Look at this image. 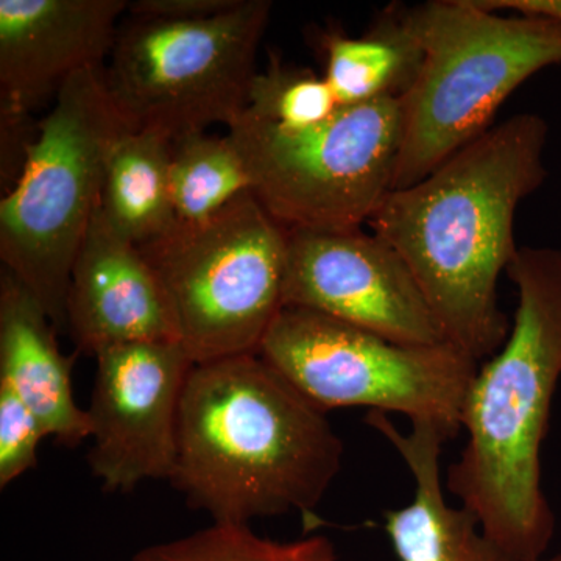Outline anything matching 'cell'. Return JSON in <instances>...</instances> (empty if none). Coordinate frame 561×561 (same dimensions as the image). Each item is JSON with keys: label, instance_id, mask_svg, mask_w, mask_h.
Wrapping results in <instances>:
<instances>
[{"label": "cell", "instance_id": "cell-1", "mask_svg": "<svg viewBox=\"0 0 561 561\" xmlns=\"http://www.w3.org/2000/svg\"><path fill=\"white\" fill-rule=\"evenodd\" d=\"M548 136L541 116L516 114L419 183L390 191L368 221L408 264L446 341L476 362L511 332L497 284L519 250L516 209L548 179Z\"/></svg>", "mask_w": 561, "mask_h": 561}, {"label": "cell", "instance_id": "cell-2", "mask_svg": "<svg viewBox=\"0 0 561 561\" xmlns=\"http://www.w3.org/2000/svg\"><path fill=\"white\" fill-rule=\"evenodd\" d=\"M324 413L261 354L195 364L171 482L216 524L291 512L309 523L345 451Z\"/></svg>", "mask_w": 561, "mask_h": 561}, {"label": "cell", "instance_id": "cell-3", "mask_svg": "<svg viewBox=\"0 0 561 561\" xmlns=\"http://www.w3.org/2000/svg\"><path fill=\"white\" fill-rule=\"evenodd\" d=\"M507 275L518 297L511 332L476 373L446 486L508 559L541 561L556 534L541 448L561 379V249L519 247Z\"/></svg>", "mask_w": 561, "mask_h": 561}, {"label": "cell", "instance_id": "cell-4", "mask_svg": "<svg viewBox=\"0 0 561 561\" xmlns=\"http://www.w3.org/2000/svg\"><path fill=\"white\" fill-rule=\"evenodd\" d=\"M387 20L419 55L401 99V144L391 191L419 183L490 130L513 91L561 65V24L483 9L478 0H431Z\"/></svg>", "mask_w": 561, "mask_h": 561}, {"label": "cell", "instance_id": "cell-5", "mask_svg": "<svg viewBox=\"0 0 561 561\" xmlns=\"http://www.w3.org/2000/svg\"><path fill=\"white\" fill-rule=\"evenodd\" d=\"M54 101L0 202V260L66 331L70 273L101 202L106 158L131 127L103 69L77 73Z\"/></svg>", "mask_w": 561, "mask_h": 561}, {"label": "cell", "instance_id": "cell-6", "mask_svg": "<svg viewBox=\"0 0 561 561\" xmlns=\"http://www.w3.org/2000/svg\"><path fill=\"white\" fill-rule=\"evenodd\" d=\"M287 238L247 192L210 219L139 247L194 364L260 354L284 309Z\"/></svg>", "mask_w": 561, "mask_h": 561}, {"label": "cell", "instance_id": "cell-7", "mask_svg": "<svg viewBox=\"0 0 561 561\" xmlns=\"http://www.w3.org/2000/svg\"><path fill=\"white\" fill-rule=\"evenodd\" d=\"M272 9L268 0H242L208 20L122 22L103 79L128 125L172 140L234 125Z\"/></svg>", "mask_w": 561, "mask_h": 561}, {"label": "cell", "instance_id": "cell-8", "mask_svg": "<svg viewBox=\"0 0 561 561\" xmlns=\"http://www.w3.org/2000/svg\"><path fill=\"white\" fill-rule=\"evenodd\" d=\"M401 125L400 95H387L302 130L242 116L228 135L251 194L286 230L346 231L368 224L391 191Z\"/></svg>", "mask_w": 561, "mask_h": 561}, {"label": "cell", "instance_id": "cell-9", "mask_svg": "<svg viewBox=\"0 0 561 561\" xmlns=\"http://www.w3.org/2000/svg\"><path fill=\"white\" fill-rule=\"evenodd\" d=\"M260 354L327 412L367 408L431 423L453 438L461 431L465 401L478 362L453 346L398 345L308 311L284 308L265 334Z\"/></svg>", "mask_w": 561, "mask_h": 561}, {"label": "cell", "instance_id": "cell-10", "mask_svg": "<svg viewBox=\"0 0 561 561\" xmlns=\"http://www.w3.org/2000/svg\"><path fill=\"white\" fill-rule=\"evenodd\" d=\"M283 302L398 345L448 343L408 264L375 232L289 230Z\"/></svg>", "mask_w": 561, "mask_h": 561}, {"label": "cell", "instance_id": "cell-11", "mask_svg": "<svg viewBox=\"0 0 561 561\" xmlns=\"http://www.w3.org/2000/svg\"><path fill=\"white\" fill-rule=\"evenodd\" d=\"M88 461L103 489L127 493L171 481L181 397L194 362L180 342H133L95 354Z\"/></svg>", "mask_w": 561, "mask_h": 561}, {"label": "cell", "instance_id": "cell-12", "mask_svg": "<svg viewBox=\"0 0 561 561\" xmlns=\"http://www.w3.org/2000/svg\"><path fill=\"white\" fill-rule=\"evenodd\" d=\"M127 0H0V114L25 119L66 81L105 69Z\"/></svg>", "mask_w": 561, "mask_h": 561}, {"label": "cell", "instance_id": "cell-13", "mask_svg": "<svg viewBox=\"0 0 561 561\" xmlns=\"http://www.w3.org/2000/svg\"><path fill=\"white\" fill-rule=\"evenodd\" d=\"M66 331L94 356L133 342H179L160 280L138 245L117 234L98 208L73 262Z\"/></svg>", "mask_w": 561, "mask_h": 561}, {"label": "cell", "instance_id": "cell-14", "mask_svg": "<svg viewBox=\"0 0 561 561\" xmlns=\"http://www.w3.org/2000/svg\"><path fill=\"white\" fill-rule=\"evenodd\" d=\"M397 449L412 472L415 493L411 504L383 515V529L400 561H512L483 534L478 518L445 497L440 456L445 432L431 423H413L404 434L383 412L365 416Z\"/></svg>", "mask_w": 561, "mask_h": 561}, {"label": "cell", "instance_id": "cell-15", "mask_svg": "<svg viewBox=\"0 0 561 561\" xmlns=\"http://www.w3.org/2000/svg\"><path fill=\"white\" fill-rule=\"evenodd\" d=\"M57 328L20 279L0 273V382H5L66 446L91 437L87 411L73 400L72 364L58 346Z\"/></svg>", "mask_w": 561, "mask_h": 561}, {"label": "cell", "instance_id": "cell-16", "mask_svg": "<svg viewBox=\"0 0 561 561\" xmlns=\"http://www.w3.org/2000/svg\"><path fill=\"white\" fill-rule=\"evenodd\" d=\"M172 139L147 128H128L111 147L99 208L117 234L142 247L176 225L169 164Z\"/></svg>", "mask_w": 561, "mask_h": 561}, {"label": "cell", "instance_id": "cell-17", "mask_svg": "<svg viewBox=\"0 0 561 561\" xmlns=\"http://www.w3.org/2000/svg\"><path fill=\"white\" fill-rule=\"evenodd\" d=\"M169 186L176 225H197L251 192L245 158L230 135L172 140Z\"/></svg>", "mask_w": 561, "mask_h": 561}, {"label": "cell", "instance_id": "cell-18", "mask_svg": "<svg viewBox=\"0 0 561 561\" xmlns=\"http://www.w3.org/2000/svg\"><path fill=\"white\" fill-rule=\"evenodd\" d=\"M324 51L323 77L341 106L401 95L419 65L415 49L387 18L365 38L328 36Z\"/></svg>", "mask_w": 561, "mask_h": 561}, {"label": "cell", "instance_id": "cell-19", "mask_svg": "<svg viewBox=\"0 0 561 561\" xmlns=\"http://www.w3.org/2000/svg\"><path fill=\"white\" fill-rule=\"evenodd\" d=\"M131 561H339L324 535L295 541L260 537L250 526L216 524L176 540L149 546Z\"/></svg>", "mask_w": 561, "mask_h": 561}, {"label": "cell", "instance_id": "cell-20", "mask_svg": "<svg viewBox=\"0 0 561 561\" xmlns=\"http://www.w3.org/2000/svg\"><path fill=\"white\" fill-rule=\"evenodd\" d=\"M339 108L341 103L323 76L273 60L251 80L242 116L286 130H302L330 119Z\"/></svg>", "mask_w": 561, "mask_h": 561}, {"label": "cell", "instance_id": "cell-21", "mask_svg": "<svg viewBox=\"0 0 561 561\" xmlns=\"http://www.w3.org/2000/svg\"><path fill=\"white\" fill-rule=\"evenodd\" d=\"M43 424L16 393L0 382V486L36 467L41 438L46 437Z\"/></svg>", "mask_w": 561, "mask_h": 561}, {"label": "cell", "instance_id": "cell-22", "mask_svg": "<svg viewBox=\"0 0 561 561\" xmlns=\"http://www.w3.org/2000/svg\"><path fill=\"white\" fill-rule=\"evenodd\" d=\"M242 0H135L128 2L131 18L160 21H201L227 13Z\"/></svg>", "mask_w": 561, "mask_h": 561}, {"label": "cell", "instance_id": "cell-23", "mask_svg": "<svg viewBox=\"0 0 561 561\" xmlns=\"http://www.w3.org/2000/svg\"><path fill=\"white\" fill-rule=\"evenodd\" d=\"M483 9L549 18L561 24V0H478Z\"/></svg>", "mask_w": 561, "mask_h": 561}, {"label": "cell", "instance_id": "cell-24", "mask_svg": "<svg viewBox=\"0 0 561 561\" xmlns=\"http://www.w3.org/2000/svg\"><path fill=\"white\" fill-rule=\"evenodd\" d=\"M541 561H561V553L560 556L551 557V559H542Z\"/></svg>", "mask_w": 561, "mask_h": 561}]
</instances>
